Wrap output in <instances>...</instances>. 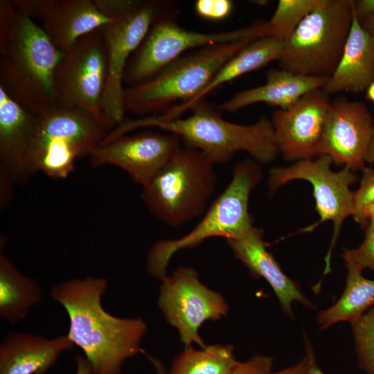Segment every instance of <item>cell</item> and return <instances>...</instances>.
I'll list each match as a JSON object with an SVG mask.
<instances>
[{
	"instance_id": "obj_1",
	"label": "cell",
	"mask_w": 374,
	"mask_h": 374,
	"mask_svg": "<svg viewBox=\"0 0 374 374\" xmlns=\"http://www.w3.org/2000/svg\"><path fill=\"white\" fill-rule=\"evenodd\" d=\"M108 286L103 277L74 278L51 287V298L69 319L67 337L89 362L93 374H121L124 362L142 353L148 326L141 317L122 318L103 308Z\"/></svg>"
},
{
	"instance_id": "obj_2",
	"label": "cell",
	"mask_w": 374,
	"mask_h": 374,
	"mask_svg": "<svg viewBox=\"0 0 374 374\" xmlns=\"http://www.w3.org/2000/svg\"><path fill=\"white\" fill-rule=\"evenodd\" d=\"M63 53L42 26L0 1V87L35 116L56 107L55 73Z\"/></svg>"
},
{
	"instance_id": "obj_3",
	"label": "cell",
	"mask_w": 374,
	"mask_h": 374,
	"mask_svg": "<svg viewBox=\"0 0 374 374\" xmlns=\"http://www.w3.org/2000/svg\"><path fill=\"white\" fill-rule=\"evenodd\" d=\"M187 118L161 120L153 115L125 119L109 132L104 143L139 129L154 127L178 135L184 145L195 148L215 164L227 163L235 153L244 151L258 163H269L278 154L271 120L263 116L249 125L224 119L204 99L193 104Z\"/></svg>"
},
{
	"instance_id": "obj_4",
	"label": "cell",
	"mask_w": 374,
	"mask_h": 374,
	"mask_svg": "<svg viewBox=\"0 0 374 374\" xmlns=\"http://www.w3.org/2000/svg\"><path fill=\"white\" fill-rule=\"evenodd\" d=\"M254 40L217 44L185 53L149 80L125 89V112L145 116L189 102L229 60Z\"/></svg>"
},
{
	"instance_id": "obj_5",
	"label": "cell",
	"mask_w": 374,
	"mask_h": 374,
	"mask_svg": "<svg viewBox=\"0 0 374 374\" xmlns=\"http://www.w3.org/2000/svg\"><path fill=\"white\" fill-rule=\"evenodd\" d=\"M215 165L199 150L181 146L143 187L141 199L163 223L180 226L204 213L216 186Z\"/></svg>"
},
{
	"instance_id": "obj_6",
	"label": "cell",
	"mask_w": 374,
	"mask_h": 374,
	"mask_svg": "<svg viewBox=\"0 0 374 374\" xmlns=\"http://www.w3.org/2000/svg\"><path fill=\"white\" fill-rule=\"evenodd\" d=\"M261 179L258 162L251 158L238 163L227 187L193 230L180 238L162 240L152 245L147 255L149 274L160 280L166 276L171 258L179 250L192 248L213 237L238 238L250 231L253 225L249 213V195Z\"/></svg>"
},
{
	"instance_id": "obj_7",
	"label": "cell",
	"mask_w": 374,
	"mask_h": 374,
	"mask_svg": "<svg viewBox=\"0 0 374 374\" xmlns=\"http://www.w3.org/2000/svg\"><path fill=\"white\" fill-rule=\"evenodd\" d=\"M112 20L98 30L107 62L105 87L101 101L104 116L114 127L124 120L123 77L127 64L139 47L155 19L175 4L158 0H95Z\"/></svg>"
},
{
	"instance_id": "obj_8",
	"label": "cell",
	"mask_w": 374,
	"mask_h": 374,
	"mask_svg": "<svg viewBox=\"0 0 374 374\" xmlns=\"http://www.w3.org/2000/svg\"><path fill=\"white\" fill-rule=\"evenodd\" d=\"M353 19V0H324L284 44L278 67L328 79L340 61Z\"/></svg>"
},
{
	"instance_id": "obj_9",
	"label": "cell",
	"mask_w": 374,
	"mask_h": 374,
	"mask_svg": "<svg viewBox=\"0 0 374 374\" xmlns=\"http://www.w3.org/2000/svg\"><path fill=\"white\" fill-rule=\"evenodd\" d=\"M111 128L82 109L57 106L37 116L30 157L31 175L41 172L54 179H65L75 160L89 155Z\"/></svg>"
},
{
	"instance_id": "obj_10",
	"label": "cell",
	"mask_w": 374,
	"mask_h": 374,
	"mask_svg": "<svg viewBox=\"0 0 374 374\" xmlns=\"http://www.w3.org/2000/svg\"><path fill=\"white\" fill-rule=\"evenodd\" d=\"M175 6L155 19L129 60L123 77V83L128 87L149 80L185 53L217 44L269 36L267 21L263 20L229 31L202 33L188 30L179 25V12Z\"/></svg>"
},
{
	"instance_id": "obj_11",
	"label": "cell",
	"mask_w": 374,
	"mask_h": 374,
	"mask_svg": "<svg viewBox=\"0 0 374 374\" xmlns=\"http://www.w3.org/2000/svg\"><path fill=\"white\" fill-rule=\"evenodd\" d=\"M107 73L106 51L96 30L63 53L55 73L57 105L84 110L114 127L101 109Z\"/></svg>"
},
{
	"instance_id": "obj_12",
	"label": "cell",
	"mask_w": 374,
	"mask_h": 374,
	"mask_svg": "<svg viewBox=\"0 0 374 374\" xmlns=\"http://www.w3.org/2000/svg\"><path fill=\"white\" fill-rule=\"evenodd\" d=\"M161 280L157 304L166 321L177 330L184 346H206L199 328L207 321L227 315L229 305L224 296L203 284L190 267H179Z\"/></svg>"
},
{
	"instance_id": "obj_13",
	"label": "cell",
	"mask_w": 374,
	"mask_h": 374,
	"mask_svg": "<svg viewBox=\"0 0 374 374\" xmlns=\"http://www.w3.org/2000/svg\"><path fill=\"white\" fill-rule=\"evenodd\" d=\"M332 159L326 154L318 159L297 161L285 167L270 169L268 179L269 193L271 195L286 183L295 179L310 182L316 201V210L320 221L316 224L330 220L334 224V233L331 244L326 256L323 275L330 271V258L344 220L353 213V191L350 186L357 181L354 171L347 166L339 171L331 170Z\"/></svg>"
},
{
	"instance_id": "obj_14",
	"label": "cell",
	"mask_w": 374,
	"mask_h": 374,
	"mask_svg": "<svg viewBox=\"0 0 374 374\" xmlns=\"http://www.w3.org/2000/svg\"><path fill=\"white\" fill-rule=\"evenodd\" d=\"M181 141L175 134L143 131L100 144L89 157L91 166H117L143 188L181 147Z\"/></svg>"
},
{
	"instance_id": "obj_15",
	"label": "cell",
	"mask_w": 374,
	"mask_h": 374,
	"mask_svg": "<svg viewBox=\"0 0 374 374\" xmlns=\"http://www.w3.org/2000/svg\"><path fill=\"white\" fill-rule=\"evenodd\" d=\"M328 96L322 89L313 90L290 109L274 111V143L285 159L297 161L319 156L331 103Z\"/></svg>"
},
{
	"instance_id": "obj_16",
	"label": "cell",
	"mask_w": 374,
	"mask_h": 374,
	"mask_svg": "<svg viewBox=\"0 0 374 374\" xmlns=\"http://www.w3.org/2000/svg\"><path fill=\"white\" fill-rule=\"evenodd\" d=\"M373 128V118L364 103L336 98L330 103L319 156L328 155L335 164L362 170L366 166Z\"/></svg>"
},
{
	"instance_id": "obj_17",
	"label": "cell",
	"mask_w": 374,
	"mask_h": 374,
	"mask_svg": "<svg viewBox=\"0 0 374 374\" xmlns=\"http://www.w3.org/2000/svg\"><path fill=\"white\" fill-rule=\"evenodd\" d=\"M37 116L12 99L0 87V182L1 204L10 198L15 184L32 176L29 157Z\"/></svg>"
},
{
	"instance_id": "obj_18",
	"label": "cell",
	"mask_w": 374,
	"mask_h": 374,
	"mask_svg": "<svg viewBox=\"0 0 374 374\" xmlns=\"http://www.w3.org/2000/svg\"><path fill=\"white\" fill-rule=\"evenodd\" d=\"M234 256L255 277L263 278L272 288L283 312L293 318L292 304L299 302L314 308L297 282L289 278L267 250L262 229L253 226L240 238L226 240Z\"/></svg>"
},
{
	"instance_id": "obj_19",
	"label": "cell",
	"mask_w": 374,
	"mask_h": 374,
	"mask_svg": "<svg viewBox=\"0 0 374 374\" xmlns=\"http://www.w3.org/2000/svg\"><path fill=\"white\" fill-rule=\"evenodd\" d=\"M73 346L66 335L49 339L25 332H9L0 344V374H45Z\"/></svg>"
},
{
	"instance_id": "obj_20",
	"label": "cell",
	"mask_w": 374,
	"mask_h": 374,
	"mask_svg": "<svg viewBox=\"0 0 374 374\" xmlns=\"http://www.w3.org/2000/svg\"><path fill=\"white\" fill-rule=\"evenodd\" d=\"M266 82L260 86L235 93L222 103L219 109L235 112L252 104L264 103L280 109L294 106L306 93L323 89L327 78L296 74L280 68L266 73Z\"/></svg>"
},
{
	"instance_id": "obj_21",
	"label": "cell",
	"mask_w": 374,
	"mask_h": 374,
	"mask_svg": "<svg viewBox=\"0 0 374 374\" xmlns=\"http://www.w3.org/2000/svg\"><path fill=\"white\" fill-rule=\"evenodd\" d=\"M374 81V36L360 26L353 10V19L340 61L323 90L329 94L358 93Z\"/></svg>"
},
{
	"instance_id": "obj_22",
	"label": "cell",
	"mask_w": 374,
	"mask_h": 374,
	"mask_svg": "<svg viewBox=\"0 0 374 374\" xmlns=\"http://www.w3.org/2000/svg\"><path fill=\"white\" fill-rule=\"evenodd\" d=\"M112 20L95 0H57L42 19V28L57 48L64 53L80 38Z\"/></svg>"
},
{
	"instance_id": "obj_23",
	"label": "cell",
	"mask_w": 374,
	"mask_h": 374,
	"mask_svg": "<svg viewBox=\"0 0 374 374\" xmlns=\"http://www.w3.org/2000/svg\"><path fill=\"white\" fill-rule=\"evenodd\" d=\"M284 44L273 37L258 38L229 60L214 75L208 84L191 100L174 105L162 114L154 115L161 120L179 118L195 103L224 83L247 73L260 69L271 62L279 60Z\"/></svg>"
},
{
	"instance_id": "obj_24",
	"label": "cell",
	"mask_w": 374,
	"mask_h": 374,
	"mask_svg": "<svg viewBox=\"0 0 374 374\" xmlns=\"http://www.w3.org/2000/svg\"><path fill=\"white\" fill-rule=\"evenodd\" d=\"M39 283L19 271L0 253V317L10 324L24 319L42 299Z\"/></svg>"
},
{
	"instance_id": "obj_25",
	"label": "cell",
	"mask_w": 374,
	"mask_h": 374,
	"mask_svg": "<svg viewBox=\"0 0 374 374\" xmlns=\"http://www.w3.org/2000/svg\"><path fill=\"white\" fill-rule=\"evenodd\" d=\"M346 269V287L341 296L317 314L320 329H327L339 322L351 323L374 306V280L365 278L362 271Z\"/></svg>"
},
{
	"instance_id": "obj_26",
	"label": "cell",
	"mask_w": 374,
	"mask_h": 374,
	"mask_svg": "<svg viewBox=\"0 0 374 374\" xmlns=\"http://www.w3.org/2000/svg\"><path fill=\"white\" fill-rule=\"evenodd\" d=\"M240 363L231 344L184 349L173 360L168 374H231Z\"/></svg>"
},
{
	"instance_id": "obj_27",
	"label": "cell",
	"mask_w": 374,
	"mask_h": 374,
	"mask_svg": "<svg viewBox=\"0 0 374 374\" xmlns=\"http://www.w3.org/2000/svg\"><path fill=\"white\" fill-rule=\"evenodd\" d=\"M324 0H279L267 21L269 36L285 44L301 22Z\"/></svg>"
},
{
	"instance_id": "obj_28",
	"label": "cell",
	"mask_w": 374,
	"mask_h": 374,
	"mask_svg": "<svg viewBox=\"0 0 374 374\" xmlns=\"http://www.w3.org/2000/svg\"><path fill=\"white\" fill-rule=\"evenodd\" d=\"M350 324L359 365L374 374V306Z\"/></svg>"
},
{
	"instance_id": "obj_29",
	"label": "cell",
	"mask_w": 374,
	"mask_h": 374,
	"mask_svg": "<svg viewBox=\"0 0 374 374\" xmlns=\"http://www.w3.org/2000/svg\"><path fill=\"white\" fill-rule=\"evenodd\" d=\"M341 256L346 268L374 271V220L366 224L362 242L356 248L344 249Z\"/></svg>"
},
{
	"instance_id": "obj_30",
	"label": "cell",
	"mask_w": 374,
	"mask_h": 374,
	"mask_svg": "<svg viewBox=\"0 0 374 374\" xmlns=\"http://www.w3.org/2000/svg\"><path fill=\"white\" fill-rule=\"evenodd\" d=\"M359 188L353 191L354 220L362 224V214L365 208L374 202V168L365 166L362 170Z\"/></svg>"
},
{
	"instance_id": "obj_31",
	"label": "cell",
	"mask_w": 374,
	"mask_h": 374,
	"mask_svg": "<svg viewBox=\"0 0 374 374\" xmlns=\"http://www.w3.org/2000/svg\"><path fill=\"white\" fill-rule=\"evenodd\" d=\"M233 3L230 0H198L195 10L200 17L212 21L227 18L232 12Z\"/></svg>"
},
{
	"instance_id": "obj_32",
	"label": "cell",
	"mask_w": 374,
	"mask_h": 374,
	"mask_svg": "<svg viewBox=\"0 0 374 374\" xmlns=\"http://www.w3.org/2000/svg\"><path fill=\"white\" fill-rule=\"evenodd\" d=\"M273 364L271 357L257 354L247 361L240 362L231 374H271Z\"/></svg>"
},
{
	"instance_id": "obj_33",
	"label": "cell",
	"mask_w": 374,
	"mask_h": 374,
	"mask_svg": "<svg viewBox=\"0 0 374 374\" xmlns=\"http://www.w3.org/2000/svg\"><path fill=\"white\" fill-rule=\"evenodd\" d=\"M57 0H14L17 10L25 16L43 19L57 3Z\"/></svg>"
},
{
	"instance_id": "obj_34",
	"label": "cell",
	"mask_w": 374,
	"mask_h": 374,
	"mask_svg": "<svg viewBox=\"0 0 374 374\" xmlns=\"http://www.w3.org/2000/svg\"><path fill=\"white\" fill-rule=\"evenodd\" d=\"M353 10L358 21H361L374 15V0L353 1Z\"/></svg>"
},
{
	"instance_id": "obj_35",
	"label": "cell",
	"mask_w": 374,
	"mask_h": 374,
	"mask_svg": "<svg viewBox=\"0 0 374 374\" xmlns=\"http://www.w3.org/2000/svg\"><path fill=\"white\" fill-rule=\"evenodd\" d=\"M310 368V357L307 353L305 356L296 364L271 374H308Z\"/></svg>"
},
{
	"instance_id": "obj_36",
	"label": "cell",
	"mask_w": 374,
	"mask_h": 374,
	"mask_svg": "<svg viewBox=\"0 0 374 374\" xmlns=\"http://www.w3.org/2000/svg\"><path fill=\"white\" fill-rule=\"evenodd\" d=\"M303 338L305 343V350L310 357V368L308 374H324L317 364L314 350L310 341V339L306 335H305Z\"/></svg>"
},
{
	"instance_id": "obj_37",
	"label": "cell",
	"mask_w": 374,
	"mask_h": 374,
	"mask_svg": "<svg viewBox=\"0 0 374 374\" xmlns=\"http://www.w3.org/2000/svg\"><path fill=\"white\" fill-rule=\"evenodd\" d=\"M75 359L76 363L75 374H93L91 364L85 357L77 355Z\"/></svg>"
},
{
	"instance_id": "obj_38",
	"label": "cell",
	"mask_w": 374,
	"mask_h": 374,
	"mask_svg": "<svg viewBox=\"0 0 374 374\" xmlns=\"http://www.w3.org/2000/svg\"><path fill=\"white\" fill-rule=\"evenodd\" d=\"M142 354H143L154 366L157 374H168L165 366L159 359L147 353L144 350L142 351Z\"/></svg>"
},
{
	"instance_id": "obj_39",
	"label": "cell",
	"mask_w": 374,
	"mask_h": 374,
	"mask_svg": "<svg viewBox=\"0 0 374 374\" xmlns=\"http://www.w3.org/2000/svg\"><path fill=\"white\" fill-rule=\"evenodd\" d=\"M374 220V202L368 205L363 211L361 226H365L368 222Z\"/></svg>"
},
{
	"instance_id": "obj_40",
	"label": "cell",
	"mask_w": 374,
	"mask_h": 374,
	"mask_svg": "<svg viewBox=\"0 0 374 374\" xmlns=\"http://www.w3.org/2000/svg\"><path fill=\"white\" fill-rule=\"evenodd\" d=\"M359 23L366 32L374 36V15L359 21Z\"/></svg>"
},
{
	"instance_id": "obj_41",
	"label": "cell",
	"mask_w": 374,
	"mask_h": 374,
	"mask_svg": "<svg viewBox=\"0 0 374 374\" xmlns=\"http://www.w3.org/2000/svg\"><path fill=\"white\" fill-rule=\"evenodd\" d=\"M365 162L368 163H374V128L372 138L365 157Z\"/></svg>"
},
{
	"instance_id": "obj_42",
	"label": "cell",
	"mask_w": 374,
	"mask_h": 374,
	"mask_svg": "<svg viewBox=\"0 0 374 374\" xmlns=\"http://www.w3.org/2000/svg\"><path fill=\"white\" fill-rule=\"evenodd\" d=\"M366 98L372 103H374V81L366 88Z\"/></svg>"
},
{
	"instance_id": "obj_43",
	"label": "cell",
	"mask_w": 374,
	"mask_h": 374,
	"mask_svg": "<svg viewBox=\"0 0 374 374\" xmlns=\"http://www.w3.org/2000/svg\"><path fill=\"white\" fill-rule=\"evenodd\" d=\"M252 2L253 3L262 5V6H265L267 3V1H253Z\"/></svg>"
}]
</instances>
